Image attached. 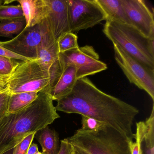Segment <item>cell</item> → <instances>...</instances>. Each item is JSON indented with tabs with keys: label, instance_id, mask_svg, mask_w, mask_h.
I'll return each instance as SVG.
<instances>
[{
	"label": "cell",
	"instance_id": "cell-3",
	"mask_svg": "<svg viewBox=\"0 0 154 154\" xmlns=\"http://www.w3.org/2000/svg\"><path fill=\"white\" fill-rule=\"evenodd\" d=\"M103 32L113 44L154 71V38H148L131 26L112 20H106Z\"/></svg>",
	"mask_w": 154,
	"mask_h": 154
},
{
	"label": "cell",
	"instance_id": "cell-34",
	"mask_svg": "<svg viewBox=\"0 0 154 154\" xmlns=\"http://www.w3.org/2000/svg\"><path fill=\"white\" fill-rule=\"evenodd\" d=\"M5 90V88H3V87H0V94L1 93L2 91H4Z\"/></svg>",
	"mask_w": 154,
	"mask_h": 154
},
{
	"label": "cell",
	"instance_id": "cell-21",
	"mask_svg": "<svg viewBox=\"0 0 154 154\" xmlns=\"http://www.w3.org/2000/svg\"><path fill=\"white\" fill-rule=\"evenodd\" d=\"M23 17L24 15L20 5L0 6V21Z\"/></svg>",
	"mask_w": 154,
	"mask_h": 154
},
{
	"label": "cell",
	"instance_id": "cell-19",
	"mask_svg": "<svg viewBox=\"0 0 154 154\" xmlns=\"http://www.w3.org/2000/svg\"><path fill=\"white\" fill-rule=\"evenodd\" d=\"M26 26L25 18L5 20L0 22V37L10 38L18 35Z\"/></svg>",
	"mask_w": 154,
	"mask_h": 154
},
{
	"label": "cell",
	"instance_id": "cell-23",
	"mask_svg": "<svg viewBox=\"0 0 154 154\" xmlns=\"http://www.w3.org/2000/svg\"><path fill=\"white\" fill-rule=\"evenodd\" d=\"M15 60L0 56V76L7 79L11 74L18 63Z\"/></svg>",
	"mask_w": 154,
	"mask_h": 154
},
{
	"label": "cell",
	"instance_id": "cell-25",
	"mask_svg": "<svg viewBox=\"0 0 154 154\" xmlns=\"http://www.w3.org/2000/svg\"><path fill=\"white\" fill-rule=\"evenodd\" d=\"M10 94L4 90L0 94V119L8 112V103Z\"/></svg>",
	"mask_w": 154,
	"mask_h": 154
},
{
	"label": "cell",
	"instance_id": "cell-27",
	"mask_svg": "<svg viewBox=\"0 0 154 154\" xmlns=\"http://www.w3.org/2000/svg\"><path fill=\"white\" fill-rule=\"evenodd\" d=\"M73 150V146L68 141L67 138L61 140L60 148L57 154H72Z\"/></svg>",
	"mask_w": 154,
	"mask_h": 154
},
{
	"label": "cell",
	"instance_id": "cell-8",
	"mask_svg": "<svg viewBox=\"0 0 154 154\" xmlns=\"http://www.w3.org/2000/svg\"><path fill=\"white\" fill-rule=\"evenodd\" d=\"M68 9L70 32L75 35L107 20L96 0H68Z\"/></svg>",
	"mask_w": 154,
	"mask_h": 154
},
{
	"label": "cell",
	"instance_id": "cell-4",
	"mask_svg": "<svg viewBox=\"0 0 154 154\" xmlns=\"http://www.w3.org/2000/svg\"><path fill=\"white\" fill-rule=\"evenodd\" d=\"M74 148L85 154H131V140L113 128L97 131L78 129L67 138Z\"/></svg>",
	"mask_w": 154,
	"mask_h": 154
},
{
	"label": "cell",
	"instance_id": "cell-2",
	"mask_svg": "<svg viewBox=\"0 0 154 154\" xmlns=\"http://www.w3.org/2000/svg\"><path fill=\"white\" fill-rule=\"evenodd\" d=\"M60 118L47 88L25 109L8 113L0 119V154L14 148L30 133L52 124Z\"/></svg>",
	"mask_w": 154,
	"mask_h": 154
},
{
	"label": "cell",
	"instance_id": "cell-7",
	"mask_svg": "<svg viewBox=\"0 0 154 154\" xmlns=\"http://www.w3.org/2000/svg\"><path fill=\"white\" fill-rule=\"evenodd\" d=\"M99 58V54L94 48L89 45L59 53V55L63 69L69 65L75 66L77 80L107 69V65L100 61Z\"/></svg>",
	"mask_w": 154,
	"mask_h": 154
},
{
	"label": "cell",
	"instance_id": "cell-31",
	"mask_svg": "<svg viewBox=\"0 0 154 154\" xmlns=\"http://www.w3.org/2000/svg\"><path fill=\"white\" fill-rule=\"evenodd\" d=\"M13 150H14V148L10 149V150L4 152V153H3V154H13Z\"/></svg>",
	"mask_w": 154,
	"mask_h": 154
},
{
	"label": "cell",
	"instance_id": "cell-15",
	"mask_svg": "<svg viewBox=\"0 0 154 154\" xmlns=\"http://www.w3.org/2000/svg\"><path fill=\"white\" fill-rule=\"evenodd\" d=\"M26 20V27L38 25L46 18L45 0H18Z\"/></svg>",
	"mask_w": 154,
	"mask_h": 154
},
{
	"label": "cell",
	"instance_id": "cell-12",
	"mask_svg": "<svg viewBox=\"0 0 154 154\" xmlns=\"http://www.w3.org/2000/svg\"><path fill=\"white\" fill-rule=\"evenodd\" d=\"M45 19L57 41L61 35L70 32L68 0H45Z\"/></svg>",
	"mask_w": 154,
	"mask_h": 154
},
{
	"label": "cell",
	"instance_id": "cell-29",
	"mask_svg": "<svg viewBox=\"0 0 154 154\" xmlns=\"http://www.w3.org/2000/svg\"><path fill=\"white\" fill-rule=\"evenodd\" d=\"M38 151V146L36 144L31 143L29 146L26 154H35Z\"/></svg>",
	"mask_w": 154,
	"mask_h": 154
},
{
	"label": "cell",
	"instance_id": "cell-6",
	"mask_svg": "<svg viewBox=\"0 0 154 154\" xmlns=\"http://www.w3.org/2000/svg\"><path fill=\"white\" fill-rule=\"evenodd\" d=\"M117 63L131 83L145 91L154 101V71L149 69L113 44Z\"/></svg>",
	"mask_w": 154,
	"mask_h": 154
},
{
	"label": "cell",
	"instance_id": "cell-28",
	"mask_svg": "<svg viewBox=\"0 0 154 154\" xmlns=\"http://www.w3.org/2000/svg\"><path fill=\"white\" fill-rule=\"evenodd\" d=\"M129 146L131 154H140L139 143L138 140H136L135 142H133V140H130Z\"/></svg>",
	"mask_w": 154,
	"mask_h": 154
},
{
	"label": "cell",
	"instance_id": "cell-10",
	"mask_svg": "<svg viewBox=\"0 0 154 154\" xmlns=\"http://www.w3.org/2000/svg\"><path fill=\"white\" fill-rule=\"evenodd\" d=\"M41 40L39 24L26 27L11 40L0 42L2 45L13 53L30 59H36L37 50Z\"/></svg>",
	"mask_w": 154,
	"mask_h": 154
},
{
	"label": "cell",
	"instance_id": "cell-16",
	"mask_svg": "<svg viewBox=\"0 0 154 154\" xmlns=\"http://www.w3.org/2000/svg\"><path fill=\"white\" fill-rule=\"evenodd\" d=\"M42 148V154H57L60 148L59 137L48 126L36 132L35 136Z\"/></svg>",
	"mask_w": 154,
	"mask_h": 154
},
{
	"label": "cell",
	"instance_id": "cell-30",
	"mask_svg": "<svg viewBox=\"0 0 154 154\" xmlns=\"http://www.w3.org/2000/svg\"><path fill=\"white\" fill-rule=\"evenodd\" d=\"M6 85V79L0 76V87L5 88Z\"/></svg>",
	"mask_w": 154,
	"mask_h": 154
},
{
	"label": "cell",
	"instance_id": "cell-32",
	"mask_svg": "<svg viewBox=\"0 0 154 154\" xmlns=\"http://www.w3.org/2000/svg\"><path fill=\"white\" fill-rule=\"evenodd\" d=\"M76 150V152H77V154H85V153H84V152H82L81 150H78V149H76L74 148Z\"/></svg>",
	"mask_w": 154,
	"mask_h": 154
},
{
	"label": "cell",
	"instance_id": "cell-33",
	"mask_svg": "<svg viewBox=\"0 0 154 154\" xmlns=\"http://www.w3.org/2000/svg\"><path fill=\"white\" fill-rule=\"evenodd\" d=\"M5 1L4 0H0V6H2L3 4L5 3Z\"/></svg>",
	"mask_w": 154,
	"mask_h": 154
},
{
	"label": "cell",
	"instance_id": "cell-9",
	"mask_svg": "<svg viewBox=\"0 0 154 154\" xmlns=\"http://www.w3.org/2000/svg\"><path fill=\"white\" fill-rule=\"evenodd\" d=\"M128 21L148 38H154V15L142 0H121Z\"/></svg>",
	"mask_w": 154,
	"mask_h": 154
},
{
	"label": "cell",
	"instance_id": "cell-36",
	"mask_svg": "<svg viewBox=\"0 0 154 154\" xmlns=\"http://www.w3.org/2000/svg\"><path fill=\"white\" fill-rule=\"evenodd\" d=\"M35 154H42V152H40V151H38L36 153H35Z\"/></svg>",
	"mask_w": 154,
	"mask_h": 154
},
{
	"label": "cell",
	"instance_id": "cell-18",
	"mask_svg": "<svg viewBox=\"0 0 154 154\" xmlns=\"http://www.w3.org/2000/svg\"><path fill=\"white\" fill-rule=\"evenodd\" d=\"M38 93L28 92L11 94L8 103V113L17 112L25 109L36 99Z\"/></svg>",
	"mask_w": 154,
	"mask_h": 154
},
{
	"label": "cell",
	"instance_id": "cell-26",
	"mask_svg": "<svg viewBox=\"0 0 154 154\" xmlns=\"http://www.w3.org/2000/svg\"><path fill=\"white\" fill-rule=\"evenodd\" d=\"M0 56L8 57V58L16 59V60H20L21 61L34 60V59H30L26 58V57H24L21 56L19 55L13 53L10 50H8L6 48L2 46L1 43H0Z\"/></svg>",
	"mask_w": 154,
	"mask_h": 154
},
{
	"label": "cell",
	"instance_id": "cell-1",
	"mask_svg": "<svg viewBox=\"0 0 154 154\" xmlns=\"http://www.w3.org/2000/svg\"><path fill=\"white\" fill-rule=\"evenodd\" d=\"M57 101V111L93 118L105 122L131 140L134 138L132 127L139 110L103 92L87 77L77 80L72 91Z\"/></svg>",
	"mask_w": 154,
	"mask_h": 154
},
{
	"label": "cell",
	"instance_id": "cell-22",
	"mask_svg": "<svg viewBox=\"0 0 154 154\" xmlns=\"http://www.w3.org/2000/svg\"><path fill=\"white\" fill-rule=\"evenodd\" d=\"M82 127L79 129L85 131H97L106 128L108 126L105 122L87 116L82 115Z\"/></svg>",
	"mask_w": 154,
	"mask_h": 154
},
{
	"label": "cell",
	"instance_id": "cell-13",
	"mask_svg": "<svg viewBox=\"0 0 154 154\" xmlns=\"http://www.w3.org/2000/svg\"><path fill=\"white\" fill-rule=\"evenodd\" d=\"M134 138L139 143L140 154H154V105L145 121L137 122Z\"/></svg>",
	"mask_w": 154,
	"mask_h": 154
},
{
	"label": "cell",
	"instance_id": "cell-17",
	"mask_svg": "<svg viewBox=\"0 0 154 154\" xmlns=\"http://www.w3.org/2000/svg\"><path fill=\"white\" fill-rule=\"evenodd\" d=\"M107 17V20H112L128 25L121 0H96Z\"/></svg>",
	"mask_w": 154,
	"mask_h": 154
},
{
	"label": "cell",
	"instance_id": "cell-35",
	"mask_svg": "<svg viewBox=\"0 0 154 154\" xmlns=\"http://www.w3.org/2000/svg\"><path fill=\"white\" fill-rule=\"evenodd\" d=\"M72 154H77V152L76 150L73 147V150L72 152Z\"/></svg>",
	"mask_w": 154,
	"mask_h": 154
},
{
	"label": "cell",
	"instance_id": "cell-20",
	"mask_svg": "<svg viewBox=\"0 0 154 154\" xmlns=\"http://www.w3.org/2000/svg\"><path fill=\"white\" fill-rule=\"evenodd\" d=\"M59 53H63L79 47L76 35L67 32L61 35L57 40Z\"/></svg>",
	"mask_w": 154,
	"mask_h": 154
},
{
	"label": "cell",
	"instance_id": "cell-11",
	"mask_svg": "<svg viewBox=\"0 0 154 154\" xmlns=\"http://www.w3.org/2000/svg\"><path fill=\"white\" fill-rule=\"evenodd\" d=\"M41 40L38 48L37 57L44 65L53 70H62L59 59L57 41L54 38L46 19L39 24Z\"/></svg>",
	"mask_w": 154,
	"mask_h": 154
},
{
	"label": "cell",
	"instance_id": "cell-14",
	"mask_svg": "<svg viewBox=\"0 0 154 154\" xmlns=\"http://www.w3.org/2000/svg\"><path fill=\"white\" fill-rule=\"evenodd\" d=\"M77 81L76 68L73 65H69L63 67L54 86L49 90L47 89L53 101H57L72 91Z\"/></svg>",
	"mask_w": 154,
	"mask_h": 154
},
{
	"label": "cell",
	"instance_id": "cell-24",
	"mask_svg": "<svg viewBox=\"0 0 154 154\" xmlns=\"http://www.w3.org/2000/svg\"><path fill=\"white\" fill-rule=\"evenodd\" d=\"M36 132L30 133L26 137L14 148L13 154H26L29 146L32 143Z\"/></svg>",
	"mask_w": 154,
	"mask_h": 154
},
{
	"label": "cell",
	"instance_id": "cell-5",
	"mask_svg": "<svg viewBox=\"0 0 154 154\" xmlns=\"http://www.w3.org/2000/svg\"><path fill=\"white\" fill-rule=\"evenodd\" d=\"M50 70L37 59L18 62L11 74L6 79L5 89L11 94L39 92L49 86Z\"/></svg>",
	"mask_w": 154,
	"mask_h": 154
}]
</instances>
